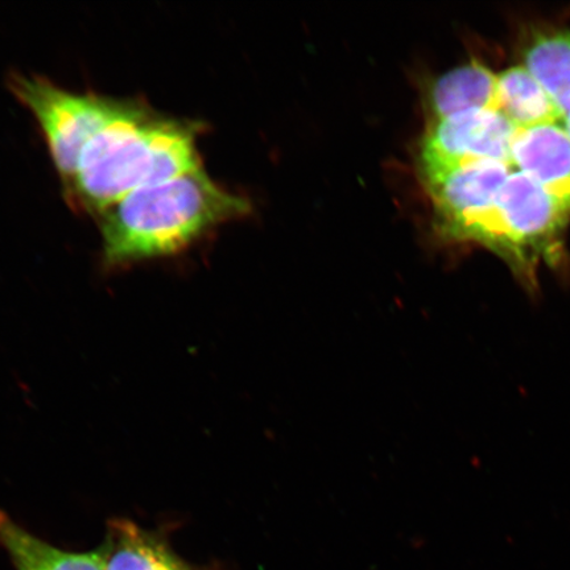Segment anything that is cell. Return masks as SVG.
Listing matches in <instances>:
<instances>
[{"instance_id": "cell-1", "label": "cell", "mask_w": 570, "mask_h": 570, "mask_svg": "<svg viewBox=\"0 0 570 570\" xmlns=\"http://www.w3.org/2000/svg\"><path fill=\"white\" fill-rule=\"evenodd\" d=\"M198 125L163 116L137 98L83 149L77 174L63 191L76 210L97 217L131 191L203 168Z\"/></svg>"}, {"instance_id": "cell-2", "label": "cell", "mask_w": 570, "mask_h": 570, "mask_svg": "<svg viewBox=\"0 0 570 570\" xmlns=\"http://www.w3.org/2000/svg\"><path fill=\"white\" fill-rule=\"evenodd\" d=\"M248 212L247 199L220 188L204 168L148 185L98 214L104 265L120 268L180 254Z\"/></svg>"}, {"instance_id": "cell-3", "label": "cell", "mask_w": 570, "mask_h": 570, "mask_svg": "<svg viewBox=\"0 0 570 570\" xmlns=\"http://www.w3.org/2000/svg\"><path fill=\"white\" fill-rule=\"evenodd\" d=\"M570 213L522 174L512 173L493 203L455 229V242H475L508 263L520 284L538 291L541 262L559 266Z\"/></svg>"}, {"instance_id": "cell-4", "label": "cell", "mask_w": 570, "mask_h": 570, "mask_svg": "<svg viewBox=\"0 0 570 570\" xmlns=\"http://www.w3.org/2000/svg\"><path fill=\"white\" fill-rule=\"evenodd\" d=\"M10 89L38 120L63 191L73 181L83 149L118 116L127 99L81 95L39 76L12 75Z\"/></svg>"}, {"instance_id": "cell-5", "label": "cell", "mask_w": 570, "mask_h": 570, "mask_svg": "<svg viewBox=\"0 0 570 570\" xmlns=\"http://www.w3.org/2000/svg\"><path fill=\"white\" fill-rule=\"evenodd\" d=\"M518 131L495 110H469L434 120L420 148L419 169L423 181L476 161H501L512 167V146Z\"/></svg>"}, {"instance_id": "cell-6", "label": "cell", "mask_w": 570, "mask_h": 570, "mask_svg": "<svg viewBox=\"0 0 570 570\" xmlns=\"http://www.w3.org/2000/svg\"><path fill=\"white\" fill-rule=\"evenodd\" d=\"M514 170L510 164L484 160L425 180L440 233L449 238L468 219L487 209Z\"/></svg>"}, {"instance_id": "cell-7", "label": "cell", "mask_w": 570, "mask_h": 570, "mask_svg": "<svg viewBox=\"0 0 570 570\" xmlns=\"http://www.w3.org/2000/svg\"><path fill=\"white\" fill-rule=\"evenodd\" d=\"M512 167L570 213V137L564 124L519 130Z\"/></svg>"}, {"instance_id": "cell-8", "label": "cell", "mask_w": 570, "mask_h": 570, "mask_svg": "<svg viewBox=\"0 0 570 570\" xmlns=\"http://www.w3.org/2000/svg\"><path fill=\"white\" fill-rule=\"evenodd\" d=\"M97 551L105 570H191L159 532L127 519L110 520Z\"/></svg>"}, {"instance_id": "cell-9", "label": "cell", "mask_w": 570, "mask_h": 570, "mask_svg": "<svg viewBox=\"0 0 570 570\" xmlns=\"http://www.w3.org/2000/svg\"><path fill=\"white\" fill-rule=\"evenodd\" d=\"M498 75L472 61L446 71L428 91V107L434 120L469 110H497Z\"/></svg>"}, {"instance_id": "cell-10", "label": "cell", "mask_w": 570, "mask_h": 570, "mask_svg": "<svg viewBox=\"0 0 570 570\" xmlns=\"http://www.w3.org/2000/svg\"><path fill=\"white\" fill-rule=\"evenodd\" d=\"M497 110L518 130L564 124V116L550 92L524 66L498 75Z\"/></svg>"}, {"instance_id": "cell-11", "label": "cell", "mask_w": 570, "mask_h": 570, "mask_svg": "<svg viewBox=\"0 0 570 570\" xmlns=\"http://www.w3.org/2000/svg\"><path fill=\"white\" fill-rule=\"evenodd\" d=\"M0 548L18 570H105L98 551L69 552L35 537L0 510Z\"/></svg>"}, {"instance_id": "cell-12", "label": "cell", "mask_w": 570, "mask_h": 570, "mask_svg": "<svg viewBox=\"0 0 570 570\" xmlns=\"http://www.w3.org/2000/svg\"><path fill=\"white\" fill-rule=\"evenodd\" d=\"M524 67L570 116V31L540 33L524 51Z\"/></svg>"}, {"instance_id": "cell-13", "label": "cell", "mask_w": 570, "mask_h": 570, "mask_svg": "<svg viewBox=\"0 0 570 570\" xmlns=\"http://www.w3.org/2000/svg\"><path fill=\"white\" fill-rule=\"evenodd\" d=\"M564 126L570 137V116L564 119Z\"/></svg>"}]
</instances>
